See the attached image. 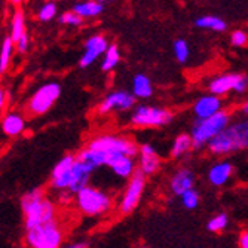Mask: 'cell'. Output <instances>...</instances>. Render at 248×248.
Segmentation results:
<instances>
[{"label":"cell","mask_w":248,"mask_h":248,"mask_svg":"<svg viewBox=\"0 0 248 248\" xmlns=\"http://www.w3.org/2000/svg\"><path fill=\"white\" fill-rule=\"evenodd\" d=\"M21 208L24 213L27 231L55 220V205L45 196L42 189H34L22 196Z\"/></svg>","instance_id":"6da1fadb"},{"label":"cell","mask_w":248,"mask_h":248,"mask_svg":"<svg viewBox=\"0 0 248 248\" xmlns=\"http://www.w3.org/2000/svg\"><path fill=\"white\" fill-rule=\"evenodd\" d=\"M247 147H248V122H238L229 125L208 144V150L214 155H228Z\"/></svg>","instance_id":"7a4b0ae2"},{"label":"cell","mask_w":248,"mask_h":248,"mask_svg":"<svg viewBox=\"0 0 248 248\" xmlns=\"http://www.w3.org/2000/svg\"><path fill=\"white\" fill-rule=\"evenodd\" d=\"M229 121H231V116L228 111H224V110H221L220 113L208 119L198 121L190 134L193 147L199 149L205 144H210V141H213L218 134H221L229 126Z\"/></svg>","instance_id":"3957f363"},{"label":"cell","mask_w":248,"mask_h":248,"mask_svg":"<svg viewBox=\"0 0 248 248\" xmlns=\"http://www.w3.org/2000/svg\"><path fill=\"white\" fill-rule=\"evenodd\" d=\"M78 208L86 216H104L111 208L110 196L93 186H86L76 195Z\"/></svg>","instance_id":"277c9868"},{"label":"cell","mask_w":248,"mask_h":248,"mask_svg":"<svg viewBox=\"0 0 248 248\" xmlns=\"http://www.w3.org/2000/svg\"><path fill=\"white\" fill-rule=\"evenodd\" d=\"M27 244L31 248H61L64 233L57 220L27 231Z\"/></svg>","instance_id":"5b68a950"},{"label":"cell","mask_w":248,"mask_h":248,"mask_svg":"<svg viewBox=\"0 0 248 248\" xmlns=\"http://www.w3.org/2000/svg\"><path fill=\"white\" fill-rule=\"evenodd\" d=\"M88 147L93 150H103L111 155H124L129 157H134L139 152L137 144L132 140L119 137V135H100V137L91 140Z\"/></svg>","instance_id":"8992f818"},{"label":"cell","mask_w":248,"mask_h":248,"mask_svg":"<svg viewBox=\"0 0 248 248\" xmlns=\"http://www.w3.org/2000/svg\"><path fill=\"white\" fill-rule=\"evenodd\" d=\"M61 94V86L57 82H48L42 85L31 95L29 101V111L34 116H40L54 106Z\"/></svg>","instance_id":"52a82bcc"},{"label":"cell","mask_w":248,"mask_h":248,"mask_svg":"<svg viewBox=\"0 0 248 248\" xmlns=\"http://www.w3.org/2000/svg\"><path fill=\"white\" fill-rule=\"evenodd\" d=\"M172 121V113L167 108L152 106H139L131 115V124L135 126H164Z\"/></svg>","instance_id":"ba28073f"},{"label":"cell","mask_w":248,"mask_h":248,"mask_svg":"<svg viewBox=\"0 0 248 248\" xmlns=\"http://www.w3.org/2000/svg\"><path fill=\"white\" fill-rule=\"evenodd\" d=\"M146 187V174L141 170H137L134 175L129 178L128 186L125 189V193L121 201V213L129 214L135 207L139 205V202L143 196Z\"/></svg>","instance_id":"9c48e42d"},{"label":"cell","mask_w":248,"mask_h":248,"mask_svg":"<svg viewBox=\"0 0 248 248\" xmlns=\"http://www.w3.org/2000/svg\"><path fill=\"white\" fill-rule=\"evenodd\" d=\"M248 88V78L239 73H228L221 75L216 79H213L208 85V89L211 95H224L229 91H235L238 94H242Z\"/></svg>","instance_id":"30bf717a"},{"label":"cell","mask_w":248,"mask_h":248,"mask_svg":"<svg viewBox=\"0 0 248 248\" xmlns=\"http://www.w3.org/2000/svg\"><path fill=\"white\" fill-rule=\"evenodd\" d=\"M110 45L107 43V39L103 34H94L85 42V54L79 61V65L82 69H86L91 65L101 54H106Z\"/></svg>","instance_id":"8fae6325"},{"label":"cell","mask_w":248,"mask_h":248,"mask_svg":"<svg viewBox=\"0 0 248 248\" xmlns=\"http://www.w3.org/2000/svg\"><path fill=\"white\" fill-rule=\"evenodd\" d=\"M135 104V95L128 91H116L108 94L101 104L98 106V111L101 115L110 113L111 110H128Z\"/></svg>","instance_id":"7c38bea8"},{"label":"cell","mask_w":248,"mask_h":248,"mask_svg":"<svg viewBox=\"0 0 248 248\" xmlns=\"http://www.w3.org/2000/svg\"><path fill=\"white\" fill-rule=\"evenodd\" d=\"M193 111L198 121L208 119L221 111V101L216 95H204L196 101V104L193 106Z\"/></svg>","instance_id":"4fadbf2b"},{"label":"cell","mask_w":248,"mask_h":248,"mask_svg":"<svg viewBox=\"0 0 248 248\" xmlns=\"http://www.w3.org/2000/svg\"><path fill=\"white\" fill-rule=\"evenodd\" d=\"M116 155H111V153H107V152H103V150H93V149H83L82 152L78 153V159L82 161V162H86V164H91L94 168L97 167H103V165H110V162L115 159Z\"/></svg>","instance_id":"5bb4252c"},{"label":"cell","mask_w":248,"mask_h":248,"mask_svg":"<svg viewBox=\"0 0 248 248\" xmlns=\"http://www.w3.org/2000/svg\"><path fill=\"white\" fill-rule=\"evenodd\" d=\"M159 165H161V161H159V157H157L153 146L143 144L140 147V170L146 175H149V174L156 172Z\"/></svg>","instance_id":"9a60e30c"},{"label":"cell","mask_w":248,"mask_h":248,"mask_svg":"<svg viewBox=\"0 0 248 248\" xmlns=\"http://www.w3.org/2000/svg\"><path fill=\"white\" fill-rule=\"evenodd\" d=\"M193 187V174L189 170H180L171 178V190L175 195L183 196Z\"/></svg>","instance_id":"2e32d148"},{"label":"cell","mask_w":248,"mask_h":248,"mask_svg":"<svg viewBox=\"0 0 248 248\" xmlns=\"http://www.w3.org/2000/svg\"><path fill=\"white\" fill-rule=\"evenodd\" d=\"M116 175L122 177V178H131L134 175V172L137 171L134 165V159L129 156H124V155H116L115 159L110 162L108 165Z\"/></svg>","instance_id":"e0dca14e"},{"label":"cell","mask_w":248,"mask_h":248,"mask_svg":"<svg viewBox=\"0 0 248 248\" xmlns=\"http://www.w3.org/2000/svg\"><path fill=\"white\" fill-rule=\"evenodd\" d=\"M24 128H26L24 118L19 113H15V111L5 115L2 121V129L8 137H18V135L24 131Z\"/></svg>","instance_id":"ac0fdd59"},{"label":"cell","mask_w":248,"mask_h":248,"mask_svg":"<svg viewBox=\"0 0 248 248\" xmlns=\"http://www.w3.org/2000/svg\"><path fill=\"white\" fill-rule=\"evenodd\" d=\"M232 172H233V167L229 162H218L210 170L208 180L214 186H223L228 183Z\"/></svg>","instance_id":"d6986e66"},{"label":"cell","mask_w":248,"mask_h":248,"mask_svg":"<svg viewBox=\"0 0 248 248\" xmlns=\"http://www.w3.org/2000/svg\"><path fill=\"white\" fill-rule=\"evenodd\" d=\"M132 94L135 98H149L153 94V86L147 76L137 75L132 80Z\"/></svg>","instance_id":"ffe728a7"},{"label":"cell","mask_w":248,"mask_h":248,"mask_svg":"<svg viewBox=\"0 0 248 248\" xmlns=\"http://www.w3.org/2000/svg\"><path fill=\"white\" fill-rule=\"evenodd\" d=\"M26 34V18H24V12L22 9H15L14 15H12V22H11V39L14 40V43H16L22 36Z\"/></svg>","instance_id":"44dd1931"},{"label":"cell","mask_w":248,"mask_h":248,"mask_svg":"<svg viewBox=\"0 0 248 248\" xmlns=\"http://www.w3.org/2000/svg\"><path fill=\"white\" fill-rule=\"evenodd\" d=\"M73 11L82 18H93V16L100 15L104 11V3L103 2H82V3H76Z\"/></svg>","instance_id":"7402d4cb"},{"label":"cell","mask_w":248,"mask_h":248,"mask_svg":"<svg viewBox=\"0 0 248 248\" xmlns=\"http://www.w3.org/2000/svg\"><path fill=\"white\" fill-rule=\"evenodd\" d=\"M192 147H193V141H192L190 135L180 134L178 137L174 140V144H172V149H171V155L174 157H180V156L186 155Z\"/></svg>","instance_id":"603a6c76"},{"label":"cell","mask_w":248,"mask_h":248,"mask_svg":"<svg viewBox=\"0 0 248 248\" xmlns=\"http://www.w3.org/2000/svg\"><path fill=\"white\" fill-rule=\"evenodd\" d=\"M196 27L201 29H211L214 31H224L226 30V22H224L221 18L214 16V15H205V16H201L196 19Z\"/></svg>","instance_id":"cb8c5ba5"},{"label":"cell","mask_w":248,"mask_h":248,"mask_svg":"<svg viewBox=\"0 0 248 248\" xmlns=\"http://www.w3.org/2000/svg\"><path fill=\"white\" fill-rule=\"evenodd\" d=\"M119 61H121V52H119L118 45H110L107 52L104 54V60L101 62V70L103 72L113 70L115 67L119 64Z\"/></svg>","instance_id":"d4e9b609"},{"label":"cell","mask_w":248,"mask_h":248,"mask_svg":"<svg viewBox=\"0 0 248 248\" xmlns=\"http://www.w3.org/2000/svg\"><path fill=\"white\" fill-rule=\"evenodd\" d=\"M14 40L11 37H6L2 43V49H0V72L5 73L9 67L11 58H12V51H14Z\"/></svg>","instance_id":"484cf974"},{"label":"cell","mask_w":248,"mask_h":248,"mask_svg":"<svg viewBox=\"0 0 248 248\" xmlns=\"http://www.w3.org/2000/svg\"><path fill=\"white\" fill-rule=\"evenodd\" d=\"M174 54H175V58L178 62H186L187 58H189V46H187V43L183 40V39H178L174 42Z\"/></svg>","instance_id":"4316f807"},{"label":"cell","mask_w":248,"mask_h":248,"mask_svg":"<svg viewBox=\"0 0 248 248\" xmlns=\"http://www.w3.org/2000/svg\"><path fill=\"white\" fill-rule=\"evenodd\" d=\"M61 24H65V26H73V27H78V26H82L83 22V18L79 16L75 11H69V12H64L60 19H58Z\"/></svg>","instance_id":"83f0119b"},{"label":"cell","mask_w":248,"mask_h":248,"mask_svg":"<svg viewBox=\"0 0 248 248\" xmlns=\"http://www.w3.org/2000/svg\"><path fill=\"white\" fill-rule=\"evenodd\" d=\"M226 226H228V216L226 214H218V216L213 217L207 224L208 231H211V232H220Z\"/></svg>","instance_id":"f1b7e54d"},{"label":"cell","mask_w":248,"mask_h":248,"mask_svg":"<svg viewBox=\"0 0 248 248\" xmlns=\"http://www.w3.org/2000/svg\"><path fill=\"white\" fill-rule=\"evenodd\" d=\"M55 14H57V5L52 3V2H48V3H45L40 8V11H39V19L42 22H48V21H51L55 16Z\"/></svg>","instance_id":"f546056e"},{"label":"cell","mask_w":248,"mask_h":248,"mask_svg":"<svg viewBox=\"0 0 248 248\" xmlns=\"http://www.w3.org/2000/svg\"><path fill=\"white\" fill-rule=\"evenodd\" d=\"M182 202H183V205H185L187 210L196 208L198 204H199V195H198V192H196L195 189L186 192V193L182 196Z\"/></svg>","instance_id":"4dcf8cb0"},{"label":"cell","mask_w":248,"mask_h":248,"mask_svg":"<svg viewBox=\"0 0 248 248\" xmlns=\"http://www.w3.org/2000/svg\"><path fill=\"white\" fill-rule=\"evenodd\" d=\"M247 42H248V36L241 30L233 31L231 36V43L233 45V46H244Z\"/></svg>","instance_id":"1f68e13d"},{"label":"cell","mask_w":248,"mask_h":248,"mask_svg":"<svg viewBox=\"0 0 248 248\" xmlns=\"http://www.w3.org/2000/svg\"><path fill=\"white\" fill-rule=\"evenodd\" d=\"M15 46H16L18 52H21V54L27 52V49H29V36H27V34L22 36V37L15 43Z\"/></svg>","instance_id":"d6a6232c"},{"label":"cell","mask_w":248,"mask_h":248,"mask_svg":"<svg viewBox=\"0 0 248 248\" xmlns=\"http://www.w3.org/2000/svg\"><path fill=\"white\" fill-rule=\"evenodd\" d=\"M239 247L241 248H248V232H242L239 236Z\"/></svg>","instance_id":"836d02e7"},{"label":"cell","mask_w":248,"mask_h":248,"mask_svg":"<svg viewBox=\"0 0 248 248\" xmlns=\"http://www.w3.org/2000/svg\"><path fill=\"white\" fill-rule=\"evenodd\" d=\"M61 248H86V244L85 242H75V244H70V245L61 247Z\"/></svg>","instance_id":"e575fe53"},{"label":"cell","mask_w":248,"mask_h":248,"mask_svg":"<svg viewBox=\"0 0 248 248\" xmlns=\"http://www.w3.org/2000/svg\"><path fill=\"white\" fill-rule=\"evenodd\" d=\"M5 95H6V93H5V91H2V93H0V106H2V108H5V106H6V100H5Z\"/></svg>","instance_id":"d590c367"},{"label":"cell","mask_w":248,"mask_h":248,"mask_svg":"<svg viewBox=\"0 0 248 248\" xmlns=\"http://www.w3.org/2000/svg\"><path fill=\"white\" fill-rule=\"evenodd\" d=\"M242 111H244L245 115H248V101H247V103L244 104V107H242Z\"/></svg>","instance_id":"8d00e7d4"}]
</instances>
